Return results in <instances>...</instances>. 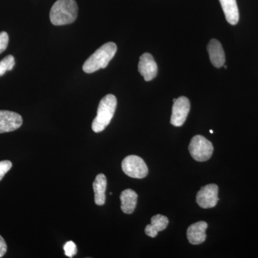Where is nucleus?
I'll list each match as a JSON object with an SVG mask.
<instances>
[{
  "instance_id": "obj_1",
  "label": "nucleus",
  "mask_w": 258,
  "mask_h": 258,
  "mask_svg": "<svg viewBox=\"0 0 258 258\" xmlns=\"http://www.w3.org/2000/svg\"><path fill=\"white\" fill-rule=\"evenodd\" d=\"M79 14L76 0H57L50 10L51 23L55 26L74 23Z\"/></svg>"
},
{
  "instance_id": "obj_2",
  "label": "nucleus",
  "mask_w": 258,
  "mask_h": 258,
  "mask_svg": "<svg viewBox=\"0 0 258 258\" xmlns=\"http://www.w3.org/2000/svg\"><path fill=\"white\" fill-rule=\"evenodd\" d=\"M117 51L114 42H108L98 49L86 60L83 70L86 74H93L98 70L106 69Z\"/></svg>"
},
{
  "instance_id": "obj_3",
  "label": "nucleus",
  "mask_w": 258,
  "mask_h": 258,
  "mask_svg": "<svg viewBox=\"0 0 258 258\" xmlns=\"http://www.w3.org/2000/svg\"><path fill=\"white\" fill-rule=\"evenodd\" d=\"M117 106V99L114 95L108 94L102 98L98 105L97 115L93 120L92 129L100 133L111 123Z\"/></svg>"
},
{
  "instance_id": "obj_4",
  "label": "nucleus",
  "mask_w": 258,
  "mask_h": 258,
  "mask_svg": "<svg viewBox=\"0 0 258 258\" xmlns=\"http://www.w3.org/2000/svg\"><path fill=\"white\" fill-rule=\"evenodd\" d=\"M189 151L195 161H206L211 158L214 152L213 145L210 141L201 135H197L191 139Z\"/></svg>"
},
{
  "instance_id": "obj_5",
  "label": "nucleus",
  "mask_w": 258,
  "mask_h": 258,
  "mask_svg": "<svg viewBox=\"0 0 258 258\" xmlns=\"http://www.w3.org/2000/svg\"><path fill=\"white\" fill-rule=\"evenodd\" d=\"M122 170L130 177L143 179L147 176L149 169L145 161L136 155L128 156L123 159L121 164Z\"/></svg>"
},
{
  "instance_id": "obj_6",
  "label": "nucleus",
  "mask_w": 258,
  "mask_h": 258,
  "mask_svg": "<svg viewBox=\"0 0 258 258\" xmlns=\"http://www.w3.org/2000/svg\"><path fill=\"white\" fill-rule=\"evenodd\" d=\"M218 191L217 184H210L203 186L197 195V203L203 209L215 208L219 201Z\"/></svg>"
},
{
  "instance_id": "obj_7",
  "label": "nucleus",
  "mask_w": 258,
  "mask_h": 258,
  "mask_svg": "<svg viewBox=\"0 0 258 258\" xmlns=\"http://www.w3.org/2000/svg\"><path fill=\"white\" fill-rule=\"evenodd\" d=\"M190 111V102L186 97L181 96L174 102L171 123L174 126L179 127L184 124Z\"/></svg>"
},
{
  "instance_id": "obj_8",
  "label": "nucleus",
  "mask_w": 258,
  "mask_h": 258,
  "mask_svg": "<svg viewBox=\"0 0 258 258\" xmlns=\"http://www.w3.org/2000/svg\"><path fill=\"white\" fill-rule=\"evenodd\" d=\"M139 72L147 82L157 77L158 66L154 57L150 53L145 52L141 56L138 66Z\"/></svg>"
},
{
  "instance_id": "obj_9",
  "label": "nucleus",
  "mask_w": 258,
  "mask_h": 258,
  "mask_svg": "<svg viewBox=\"0 0 258 258\" xmlns=\"http://www.w3.org/2000/svg\"><path fill=\"white\" fill-rule=\"evenodd\" d=\"M23 118L15 112L0 111V134L17 130L23 125Z\"/></svg>"
},
{
  "instance_id": "obj_10",
  "label": "nucleus",
  "mask_w": 258,
  "mask_h": 258,
  "mask_svg": "<svg viewBox=\"0 0 258 258\" xmlns=\"http://www.w3.org/2000/svg\"><path fill=\"white\" fill-rule=\"evenodd\" d=\"M208 225L206 222L200 221L190 225L187 229L186 235L191 244L203 243L207 238L206 230Z\"/></svg>"
},
{
  "instance_id": "obj_11",
  "label": "nucleus",
  "mask_w": 258,
  "mask_h": 258,
  "mask_svg": "<svg viewBox=\"0 0 258 258\" xmlns=\"http://www.w3.org/2000/svg\"><path fill=\"white\" fill-rule=\"evenodd\" d=\"M210 61L215 67L221 68L225 64V55L221 43L216 39H212L208 45Z\"/></svg>"
},
{
  "instance_id": "obj_12",
  "label": "nucleus",
  "mask_w": 258,
  "mask_h": 258,
  "mask_svg": "<svg viewBox=\"0 0 258 258\" xmlns=\"http://www.w3.org/2000/svg\"><path fill=\"white\" fill-rule=\"evenodd\" d=\"M95 194V203L98 206H102L106 203V191L107 188V179L103 174L96 176L93 184Z\"/></svg>"
},
{
  "instance_id": "obj_13",
  "label": "nucleus",
  "mask_w": 258,
  "mask_h": 258,
  "mask_svg": "<svg viewBox=\"0 0 258 258\" xmlns=\"http://www.w3.org/2000/svg\"><path fill=\"white\" fill-rule=\"evenodd\" d=\"M120 200L121 202L122 211L127 215L133 213L137 205L138 195L134 190L127 189L122 191L120 195Z\"/></svg>"
},
{
  "instance_id": "obj_14",
  "label": "nucleus",
  "mask_w": 258,
  "mask_h": 258,
  "mask_svg": "<svg viewBox=\"0 0 258 258\" xmlns=\"http://www.w3.org/2000/svg\"><path fill=\"white\" fill-rule=\"evenodd\" d=\"M220 3L228 23L237 25L240 19V13L236 0H220Z\"/></svg>"
},
{
  "instance_id": "obj_15",
  "label": "nucleus",
  "mask_w": 258,
  "mask_h": 258,
  "mask_svg": "<svg viewBox=\"0 0 258 258\" xmlns=\"http://www.w3.org/2000/svg\"><path fill=\"white\" fill-rule=\"evenodd\" d=\"M169 224V219L164 215H157L151 219L150 225H148L145 228V233L149 237H157L159 232L165 230Z\"/></svg>"
},
{
  "instance_id": "obj_16",
  "label": "nucleus",
  "mask_w": 258,
  "mask_h": 258,
  "mask_svg": "<svg viewBox=\"0 0 258 258\" xmlns=\"http://www.w3.org/2000/svg\"><path fill=\"white\" fill-rule=\"evenodd\" d=\"M15 64V57L13 55L6 56L4 59L0 61V77L7 72L12 71Z\"/></svg>"
},
{
  "instance_id": "obj_17",
  "label": "nucleus",
  "mask_w": 258,
  "mask_h": 258,
  "mask_svg": "<svg viewBox=\"0 0 258 258\" xmlns=\"http://www.w3.org/2000/svg\"><path fill=\"white\" fill-rule=\"evenodd\" d=\"M63 248L64 254L68 257H73L77 254V247H76V244L73 241H69V242H66Z\"/></svg>"
},
{
  "instance_id": "obj_18",
  "label": "nucleus",
  "mask_w": 258,
  "mask_h": 258,
  "mask_svg": "<svg viewBox=\"0 0 258 258\" xmlns=\"http://www.w3.org/2000/svg\"><path fill=\"white\" fill-rule=\"evenodd\" d=\"M13 166L11 161L5 160L0 161V181L3 179L5 174L8 172Z\"/></svg>"
},
{
  "instance_id": "obj_19",
  "label": "nucleus",
  "mask_w": 258,
  "mask_h": 258,
  "mask_svg": "<svg viewBox=\"0 0 258 258\" xmlns=\"http://www.w3.org/2000/svg\"><path fill=\"white\" fill-rule=\"evenodd\" d=\"M9 35L6 32H0V54L4 52L8 47Z\"/></svg>"
},
{
  "instance_id": "obj_20",
  "label": "nucleus",
  "mask_w": 258,
  "mask_h": 258,
  "mask_svg": "<svg viewBox=\"0 0 258 258\" xmlns=\"http://www.w3.org/2000/svg\"><path fill=\"white\" fill-rule=\"evenodd\" d=\"M7 249H8V246H7L6 242H5L4 238L0 235V257H3L5 255Z\"/></svg>"
},
{
  "instance_id": "obj_21",
  "label": "nucleus",
  "mask_w": 258,
  "mask_h": 258,
  "mask_svg": "<svg viewBox=\"0 0 258 258\" xmlns=\"http://www.w3.org/2000/svg\"><path fill=\"white\" fill-rule=\"evenodd\" d=\"M210 133H211V134H213V133H214V132H213V131H212V130H210Z\"/></svg>"
},
{
  "instance_id": "obj_22",
  "label": "nucleus",
  "mask_w": 258,
  "mask_h": 258,
  "mask_svg": "<svg viewBox=\"0 0 258 258\" xmlns=\"http://www.w3.org/2000/svg\"><path fill=\"white\" fill-rule=\"evenodd\" d=\"M224 67H225V69H227V66H225V64H224Z\"/></svg>"
},
{
  "instance_id": "obj_23",
  "label": "nucleus",
  "mask_w": 258,
  "mask_h": 258,
  "mask_svg": "<svg viewBox=\"0 0 258 258\" xmlns=\"http://www.w3.org/2000/svg\"><path fill=\"white\" fill-rule=\"evenodd\" d=\"M176 98H174V100H173V102L175 101H176Z\"/></svg>"
}]
</instances>
